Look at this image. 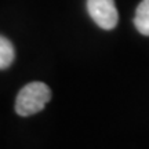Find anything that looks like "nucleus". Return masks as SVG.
Returning <instances> with one entry per match:
<instances>
[{
  "label": "nucleus",
  "mask_w": 149,
  "mask_h": 149,
  "mask_svg": "<svg viewBox=\"0 0 149 149\" xmlns=\"http://www.w3.org/2000/svg\"><path fill=\"white\" fill-rule=\"evenodd\" d=\"M51 100V90L46 83L32 81L24 86L15 100V112L19 116H32L44 109Z\"/></svg>",
  "instance_id": "obj_1"
},
{
  "label": "nucleus",
  "mask_w": 149,
  "mask_h": 149,
  "mask_svg": "<svg viewBox=\"0 0 149 149\" xmlns=\"http://www.w3.org/2000/svg\"><path fill=\"white\" fill-rule=\"evenodd\" d=\"M87 11L93 21L102 29L111 31L119 22L115 0H87Z\"/></svg>",
  "instance_id": "obj_2"
},
{
  "label": "nucleus",
  "mask_w": 149,
  "mask_h": 149,
  "mask_svg": "<svg viewBox=\"0 0 149 149\" xmlns=\"http://www.w3.org/2000/svg\"><path fill=\"white\" fill-rule=\"evenodd\" d=\"M134 25L139 33L149 36V0H142L135 10Z\"/></svg>",
  "instance_id": "obj_3"
},
{
  "label": "nucleus",
  "mask_w": 149,
  "mask_h": 149,
  "mask_svg": "<svg viewBox=\"0 0 149 149\" xmlns=\"http://www.w3.org/2000/svg\"><path fill=\"white\" fill-rule=\"evenodd\" d=\"M15 58V50L13 43L6 39L4 36H0V70L7 69Z\"/></svg>",
  "instance_id": "obj_4"
}]
</instances>
